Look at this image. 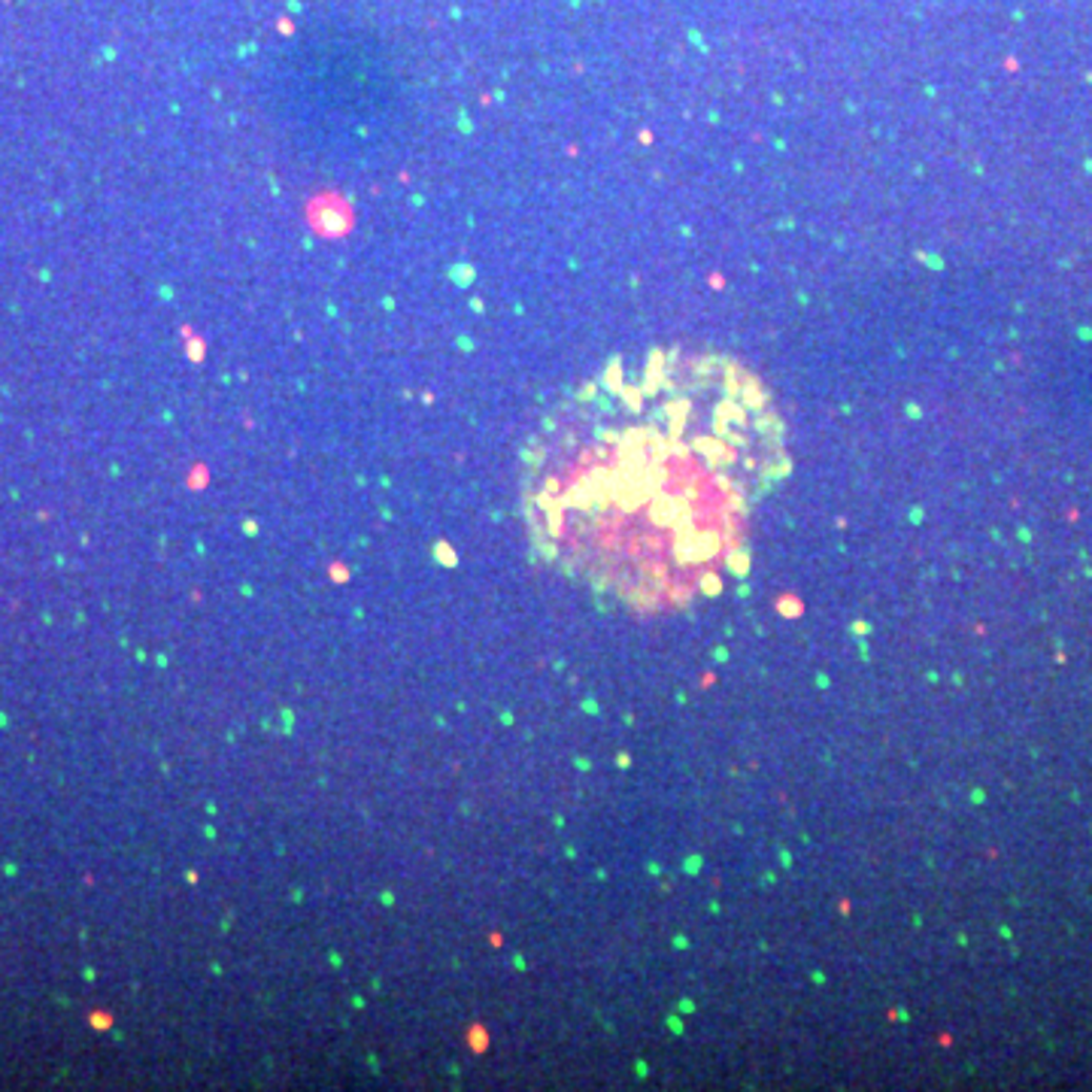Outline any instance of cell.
<instances>
[{
    "label": "cell",
    "mask_w": 1092,
    "mask_h": 1092,
    "mask_svg": "<svg viewBox=\"0 0 1092 1092\" xmlns=\"http://www.w3.org/2000/svg\"><path fill=\"white\" fill-rule=\"evenodd\" d=\"M771 392L720 352L656 349L564 400L529 465V519L568 574L635 607L722 586L786 474Z\"/></svg>",
    "instance_id": "1"
}]
</instances>
